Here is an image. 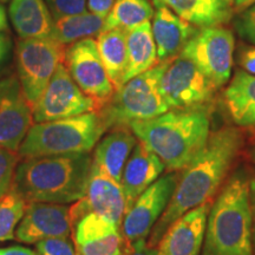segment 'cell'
Segmentation results:
<instances>
[{
  "label": "cell",
  "instance_id": "cell-1",
  "mask_svg": "<svg viewBox=\"0 0 255 255\" xmlns=\"http://www.w3.org/2000/svg\"><path fill=\"white\" fill-rule=\"evenodd\" d=\"M242 146L238 129L225 127L209 136L203 149L183 168L170 202L150 232L149 247L161 238L184 213L207 203L221 186Z\"/></svg>",
  "mask_w": 255,
  "mask_h": 255
},
{
  "label": "cell",
  "instance_id": "cell-2",
  "mask_svg": "<svg viewBox=\"0 0 255 255\" xmlns=\"http://www.w3.org/2000/svg\"><path fill=\"white\" fill-rule=\"evenodd\" d=\"M129 128L139 142L158 156L168 171L186 167L210 136L206 108L174 109L154 119L136 121Z\"/></svg>",
  "mask_w": 255,
  "mask_h": 255
},
{
  "label": "cell",
  "instance_id": "cell-3",
  "mask_svg": "<svg viewBox=\"0 0 255 255\" xmlns=\"http://www.w3.org/2000/svg\"><path fill=\"white\" fill-rule=\"evenodd\" d=\"M92 157L88 154L23 159L12 188L27 202L75 203L85 195Z\"/></svg>",
  "mask_w": 255,
  "mask_h": 255
},
{
  "label": "cell",
  "instance_id": "cell-4",
  "mask_svg": "<svg viewBox=\"0 0 255 255\" xmlns=\"http://www.w3.org/2000/svg\"><path fill=\"white\" fill-rule=\"evenodd\" d=\"M202 255H254L250 206V178L233 174L210 207Z\"/></svg>",
  "mask_w": 255,
  "mask_h": 255
},
{
  "label": "cell",
  "instance_id": "cell-5",
  "mask_svg": "<svg viewBox=\"0 0 255 255\" xmlns=\"http://www.w3.org/2000/svg\"><path fill=\"white\" fill-rule=\"evenodd\" d=\"M107 131L97 111L36 123L18 149L19 158L88 154Z\"/></svg>",
  "mask_w": 255,
  "mask_h": 255
},
{
  "label": "cell",
  "instance_id": "cell-6",
  "mask_svg": "<svg viewBox=\"0 0 255 255\" xmlns=\"http://www.w3.org/2000/svg\"><path fill=\"white\" fill-rule=\"evenodd\" d=\"M168 60L124 83L97 111L105 130L129 128L136 121L157 117L169 110L159 90V79Z\"/></svg>",
  "mask_w": 255,
  "mask_h": 255
},
{
  "label": "cell",
  "instance_id": "cell-7",
  "mask_svg": "<svg viewBox=\"0 0 255 255\" xmlns=\"http://www.w3.org/2000/svg\"><path fill=\"white\" fill-rule=\"evenodd\" d=\"M65 45L49 37L21 38L17 49L18 79L32 108L40 98L59 64L65 59Z\"/></svg>",
  "mask_w": 255,
  "mask_h": 255
},
{
  "label": "cell",
  "instance_id": "cell-8",
  "mask_svg": "<svg viewBox=\"0 0 255 255\" xmlns=\"http://www.w3.org/2000/svg\"><path fill=\"white\" fill-rule=\"evenodd\" d=\"M234 47L233 32L219 25L197 31L180 55L195 64L218 89L231 78Z\"/></svg>",
  "mask_w": 255,
  "mask_h": 255
},
{
  "label": "cell",
  "instance_id": "cell-9",
  "mask_svg": "<svg viewBox=\"0 0 255 255\" xmlns=\"http://www.w3.org/2000/svg\"><path fill=\"white\" fill-rule=\"evenodd\" d=\"M215 89L195 64L181 55L168 60L159 79V90L169 109L206 108Z\"/></svg>",
  "mask_w": 255,
  "mask_h": 255
},
{
  "label": "cell",
  "instance_id": "cell-10",
  "mask_svg": "<svg viewBox=\"0 0 255 255\" xmlns=\"http://www.w3.org/2000/svg\"><path fill=\"white\" fill-rule=\"evenodd\" d=\"M177 181L178 175L169 171L146 188L127 210L121 231L133 251L146 245V239L170 202Z\"/></svg>",
  "mask_w": 255,
  "mask_h": 255
},
{
  "label": "cell",
  "instance_id": "cell-11",
  "mask_svg": "<svg viewBox=\"0 0 255 255\" xmlns=\"http://www.w3.org/2000/svg\"><path fill=\"white\" fill-rule=\"evenodd\" d=\"M64 64L78 88L95 102L97 111L110 101L115 88L102 62L95 39L87 38L70 44L65 51Z\"/></svg>",
  "mask_w": 255,
  "mask_h": 255
},
{
  "label": "cell",
  "instance_id": "cell-12",
  "mask_svg": "<svg viewBox=\"0 0 255 255\" xmlns=\"http://www.w3.org/2000/svg\"><path fill=\"white\" fill-rule=\"evenodd\" d=\"M97 111L95 102L73 81L65 64H59L40 98L33 107L34 123L69 119Z\"/></svg>",
  "mask_w": 255,
  "mask_h": 255
},
{
  "label": "cell",
  "instance_id": "cell-13",
  "mask_svg": "<svg viewBox=\"0 0 255 255\" xmlns=\"http://www.w3.org/2000/svg\"><path fill=\"white\" fill-rule=\"evenodd\" d=\"M71 235L77 255H129L133 252L120 226L97 213L76 220Z\"/></svg>",
  "mask_w": 255,
  "mask_h": 255
},
{
  "label": "cell",
  "instance_id": "cell-14",
  "mask_svg": "<svg viewBox=\"0 0 255 255\" xmlns=\"http://www.w3.org/2000/svg\"><path fill=\"white\" fill-rule=\"evenodd\" d=\"M72 225L88 213H97L121 227L127 213V200L121 182L108 175L92 161L85 195L70 207Z\"/></svg>",
  "mask_w": 255,
  "mask_h": 255
},
{
  "label": "cell",
  "instance_id": "cell-15",
  "mask_svg": "<svg viewBox=\"0 0 255 255\" xmlns=\"http://www.w3.org/2000/svg\"><path fill=\"white\" fill-rule=\"evenodd\" d=\"M72 232L71 209L66 205L27 202L20 222L15 228V240L24 244L55 238H69Z\"/></svg>",
  "mask_w": 255,
  "mask_h": 255
},
{
  "label": "cell",
  "instance_id": "cell-16",
  "mask_svg": "<svg viewBox=\"0 0 255 255\" xmlns=\"http://www.w3.org/2000/svg\"><path fill=\"white\" fill-rule=\"evenodd\" d=\"M33 122V108L24 97L19 79L0 82V146L17 152Z\"/></svg>",
  "mask_w": 255,
  "mask_h": 255
},
{
  "label": "cell",
  "instance_id": "cell-17",
  "mask_svg": "<svg viewBox=\"0 0 255 255\" xmlns=\"http://www.w3.org/2000/svg\"><path fill=\"white\" fill-rule=\"evenodd\" d=\"M209 202L184 213L161 238L158 255H199L205 241Z\"/></svg>",
  "mask_w": 255,
  "mask_h": 255
},
{
  "label": "cell",
  "instance_id": "cell-18",
  "mask_svg": "<svg viewBox=\"0 0 255 255\" xmlns=\"http://www.w3.org/2000/svg\"><path fill=\"white\" fill-rule=\"evenodd\" d=\"M152 36L157 49L158 62L173 59L199 31L167 7L161 0H154Z\"/></svg>",
  "mask_w": 255,
  "mask_h": 255
},
{
  "label": "cell",
  "instance_id": "cell-19",
  "mask_svg": "<svg viewBox=\"0 0 255 255\" xmlns=\"http://www.w3.org/2000/svg\"><path fill=\"white\" fill-rule=\"evenodd\" d=\"M165 170L163 162L141 142H137L124 165L121 186L127 200V210L135 200L161 177Z\"/></svg>",
  "mask_w": 255,
  "mask_h": 255
},
{
  "label": "cell",
  "instance_id": "cell-20",
  "mask_svg": "<svg viewBox=\"0 0 255 255\" xmlns=\"http://www.w3.org/2000/svg\"><path fill=\"white\" fill-rule=\"evenodd\" d=\"M137 143L130 128H117L105 135L95 146L92 161L102 170L121 182L124 165Z\"/></svg>",
  "mask_w": 255,
  "mask_h": 255
},
{
  "label": "cell",
  "instance_id": "cell-21",
  "mask_svg": "<svg viewBox=\"0 0 255 255\" xmlns=\"http://www.w3.org/2000/svg\"><path fill=\"white\" fill-rule=\"evenodd\" d=\"M9 19L21 38L49 37L53 18L45 0H11Z\"/></svg>",
  "mask_w": 255,
  "mask_h": 255
},
{
  "label": "cell",
  "instance_id": "cell-22",
  "mask_svg": "<svg viewBox=\"0 0 255 255\" xmlns=\"http://www.w3.org/2000/svg\"><path fill=\"white\" fill-rule=\"evenodd\" d=\"M157 49L150 21L127 31V68L123 84L158 64Z\"/></svg>",
  "mask_w": 255,
  "mask_h": 255
},
{
  "label": "cell",
  "instance_id": "cell-23",
  "mask_svg": "<svg viewBox=\"0 0 255 255\" xmlns=\"http://www.w3.org/2000/svg\"><path fill=\"white\" fill-rule=\"evenodd\" d=\"M178 17L196 27L219 26L232 17L229 0H161Z\"/></svg>",
  "mask_w": 255,
  "mask_h": 255
},
{
  "label": "cell",
  "instance_id": "cell-24",
  "mask_svg": "<svg viewBox=\"0 0 255 255\" xmlns=\"http://www.w3.org/2000/svg\"><path fill=\"white\" fill-rule=\"evenodd\" d=\"M225 102L233 122L240 127L255 128V76L238 71L226 89Z\"/></svg>",
  "mask_w": 255,
  "mask_h": 255
},
{
  "label": "cell",
  "instance_id": "cell-25",
  "mask_svg": "<svg viewBox=\"0 0 255 255\" xmlns=\"http://www.w3.org/2000/svg\"><path fill=\"white\" fill-rule=\"evenodd\" d=\"M96 43L104 68L116 91L123 85L127 68V30H103L97 36Z\"/></svg>",
  "mask_w": 255,
  "mask_h": 255
},
{
  "label": "cell",
  "instance_id": "cell-26",
  "mask_svg": "<svg viewBox=\"0 0 255 255\" xmlns=\"http://www.w3.org/2000/svg\"><path fill=\"white\" fill-rule=\"evenodd\" d=\"M105 18L90 11H84L78 14L53 19L50 37L63 45H70L78 40L98 36L104 30Z\"/></svg>",
  "mask_w": 255,
  "mask_h": 255
},
{
  "label": "cell",
  "instance_id": "cell-27",
  "mask_svg": "<svg viewBox=\"0 0 255 255\" xmlns=\"http://www.w3.org/2000/svg\"><path fill=\"white\" fill-rule=\"evenodd\" d=\"M154 17V7L149 0H115L113 8L105 18L104 30H131Z\"/></svg>",
  "mask_w": 255,
  "mask_h": 255
},
{
  "label": "cell",
  "instance_id": "cell-28",
  "mask_svg": "<svg viewBox=\"0 0 255 255\" xmlns=\"http://www.w3.org/2000/svg\"><path fill=\"white\" fill-rule=\"evenodd\" d=\"M27 201L11 188L0 199V242L15 239V228L23 218Z\"/></svg>",
  "mask_w": 255,
  "mask_h": 255
},
{
  "label": "cell",
  "instance_id": "cell-29",
  "mask_svg": "<svg viewBox=\"0 0 255 255\" xmlns=\"http://www.w3.org/2000/svg\"><path fill=\"white\" fill-rule=\"evenodd\" d=\"M19 159L18 152L0 146V199L12 188Z\"/></svg>",
  "mask_w": 255,
  "mask_h": 255
},
{
  "label": "cell",
  "instance_id": "cell-30",
  "mask_svg": "<svg viewBox=\"0 0 255 255\" xmlns=\"http://www.w3.org/2000/svg\"><path fill=\"white\" fill-rule=\"evenodd\" d=\"M45 1L52 18L58 19L65 15L84 12L88 0H45Z\"/></svg>",
  "mask_w": 255,
  "mask_h": 255
},
{
  "label": "cell",
  "instance_id": "cell-31",
  "mask_svg": "<svg viewBox=\"0 0 255 255\" xmlns=\"http://www.w3.org/2000/svg\"><path fill=\"white\" fill-rule=\"evenodd\" d=\"M37 251L41 255H77L68 238H55L38 242Z\"/></svg>",
  "mask_w": 255,
  "mask_h": 255
},
{
  "label": "cell",
  "instance_id": "cell-32",
  "mask_svg": "<svg viewBox=\"0 0 255 255\" xmlns=\"http://www.w3.org/2000/svg\"><path fill=\"white\" fill-rule=\"evenodd\" d=\"M235 28L244 39L255 45V2L237 18Z\"/></svg>",
  "mask_w": 255,
  "mask_h": 255
},
{
  "label": "cell",
  "instance_id": "cell-33",
  "mask_svg": "<svg viewBox=\"0 0 255 255\" xmlns=\"http://www.w3.org/2000/svg\"><path fill=\"white\" fill-rule=\"evenodd\" d=\"M238 62L244 71L255 76V46H242Z\"/></svg>",
  "mask_w": 255,
  "mask_h": 255
},
{
  "label": "cell",
  "instance_id": "cell-34",
  "mask_svg": "<svg viewBox=\"0 0 255 255\" xmlns=\"http://www.w3.org/2000/svg\"><path fill=\"white\" fill-rule=\"evenodd\" d=\"M114 2L115 0H88V8L92 13L107 17L113 8Z\"/></svg>",
  "mask_w": 255,
  "mask_h": 255
},
{
  "label": "cell",
  "instance_id": "cell-35",
  "mask_svg": "<svg viewBox=\"0 0 255 255\" xmlns=\"http://www.w3.org/2000/svg\"><path fill=\"white\" fill-rule=\"evenodd\" d=\"M250 206L252 215V239L255 250V176L250 178Z\"/></svg>",
  "mask_w": 255,
  "mask_h": 255
},
{
  "label": "cell",
  "instance_id": "cell-36",
  "mask_svg": "<svg viewBox=\"0 0 255 255\" xmlns=\"http://www.w3.org/2000/svg\"><path fill=\"white\" fill-rule=\"evenodd\" d=\"M0 255H41L39 252L32 251L23 246H11L0 248Z\"/></svg>",
  "mask_w": 255,
  "mask_h": 255
},
{
  "label": "cell",
  "instance_id": "cell-37",
  "mask_svg": "<svg viewBox=\"0 0 255 255\" xmlns=\"http://www.w3.org/2000/svg\"><path fill=\"white\" fill-rule=\"evenodd\" d=\"M9 51H11V39L5 33L0 32V66L6 62Z\"/></svg>",
  "mask_w": 255,
  "mask_h": 255
},
{
  "label": "cell",
  "instance_id": "cell-38",
  "mask_svg": "<svg viewBox=\"0 0 255 255\" xmlns=\"http://www.w3.org/2000/svg\"><path fill=\"white\" fill-rule=\"evenodd\" d=\"M129 255H158V251L155 247H149L148 245H143L141 247L135 248V251Z\"/></svg>",
  "mask_w": 255,
  "mask_h": 255
},
{
  "label": "cell",
  "instance_id": "cell-39",
  "mask_svg": "<svg viewBox=\"0 0 255 255\" xmlns=\"http://www.w3.org/2000/svg\"><path fill=\"white\" fill-rule=\"evenodd\" d=\"M7 28V15L4 7L0 5V32H4Z\"/></svg>",
  "mask_w": 255,
  "mask_h": 255
},
{
  "label": "cell",
  "instance_id": "cell-40",
  "mask_svg": "<svg viewBox=\"0 0 255 255\" xmlns=\"http://www.w3.org/2000/svg\"><path fill=\"white\" fill-rule=\"evenodd\" d=\"M253 1H255V0H235L234 4L239 6V7H242V6H246V5L252 4Z\"/></svg>",
  "mask_w": 255,
  "mask_h": 255
},
{
  "label": "cell",
  "instance_id": "cell-41",
  "mask_svg": "<svg viewBox=\"0 0 255 255\" xmlns=\"http://www.w3.org/2000/svg\"><path fill=\"white\" fill-rule=\"evenodd\" d=\"M252 158H253V161L255 162V148L253 149V151H252Z\"/></svg>",
  "mask_w": 255,
  "mask_h": 255
},
{
  "label": "cell",
  "instance_id": "cell-42",
  "mask_svg": "<svg viewBox=\"0 0 255 255\" xmlns=\"http://www.w3.org/2000/svg\"><path fill=\"white\" fill-rule=\"evenodd\" d=\"M229 1H231L232 4H234V2H235V0H229Z\"/></svg>",
  "mask_w": 255,
  "mask_h": 255
}]
</instances>
